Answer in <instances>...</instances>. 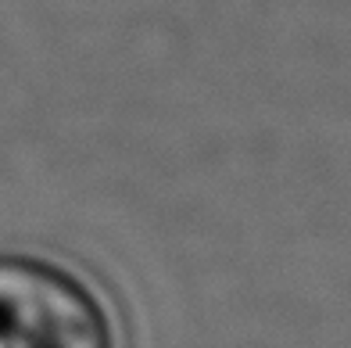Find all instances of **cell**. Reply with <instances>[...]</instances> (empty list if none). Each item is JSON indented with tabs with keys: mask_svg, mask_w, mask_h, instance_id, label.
<instances>
[{
	"mask_svg": "<svg viewBox=\"0 0 351 348\" xmlns=\"http://www.w3.org/2000/svg\"><path fill=\"white\" fill-rule=\"evenodd\" d=\"M0 348H119L97 291L40 255H0Z\"/></svg>",
	"mask_w": 351,
	"mask_h": 348,
	"instance_id": "cell-1",
	"label": "cell"
}]
</instances>
